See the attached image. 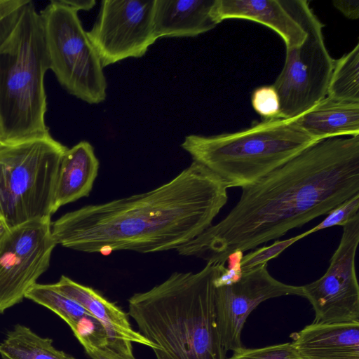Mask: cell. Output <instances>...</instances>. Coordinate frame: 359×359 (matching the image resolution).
<instances>
[{
  "label": "cell",
  "instance_id": "83f0119b",
  "mask_svg": "<svg viewBox=\"0 0 359 359\" xmlns=\"http://www.w3.org/2000/svg\"><path fill=\"white\" fill-rule=\"evenodd\" d=\"M334 6L346 18L350 20H357L359 18L358 0H334Z\"/></svg>",
  "mask_w": 359,
  "mask_h": 359
},
{
  "label": "cell",
  "instance_id": "7402d4cb",
  "mask_svg": "<svg viewBox=\"0 0 359 359\" xmlns=\"http://www.w3.org/2000/svg\"><path fill=\"white\" fill-rule=\"evenodd\" d=\"M309 234H311V229L285 240H276L270 245L252 250L238 259V267L241 271H246L267 264L269 260L277 257L293 243Z\"/></svg>",
  "mask_w": 359,
  "mask_h": 359
},
{
  "label": "cell",
  "instance_id": "3957f363",
  "mask_svg": "<svg viewBox=\"0 0 359 359\" xmlns=\"http://www.w3.org/2000/svg\"><path fill=\"white\" fill-rule=\"evenodd\" d=\"M224 264L207 263L198 272H174L128 299V315L156 345V359H226L215 307V280Z\"/></svg>",
  "mask_w": 359,
  "mask_h": 359
},
{
  "label": "cell",
  "instance_id": "ba28073f",
  "mask_svg": "<svg viewBox=\"0 0 359 359\" xmlns=\"http://www.w3.org/2000/svg\"><path fill=\"white\" fill-rule=\"evenodd\" d=\"M303 43L286 48L283 67L273 86L280 101V118L293 120L327 97L334 61L325 42L324 25L311 9Z\"/></svg>",
  "mask_w": 359,
  "mask_h": 359
},
{
  "label": "cell",
  "instance_id": "8992f818",
  "mask_svg": "<svg viewBox=\"0 0 359 359\" xmlns=\"http://www.w3.org/2000/svg\"><path fill=\"white\" fill-rule=\"evenodd\" d=\"M67 149L50 131L0 137V229L51 219L57 173Z\"/></svg>",
  "mask_w": 359,
  "mask_h": 359
},
{
  "label": "cell",
  "instance_id": "7c38bea8",
  "mask_svg": "<svg viewBox=\"0 0 359 359\" xmlns=\"http://www.w3.org/2000/svg\"><path fill=\"white\" fill-rule=\"evenodd\" d=\"M359 243V215L343 226L339 244L328 269L318 280L302 285L303 297L313 306V323L359 321V286L355 256Z\"/></svg>",
  "mask_w": 359,
  "mask_h": 359
},
{
  "label": "cell",
  "instance_id": "2e32d148",
  "mask_svg": "<svg viewBox=\"0 0 359 359\" xmlns=\"http://www.w3.org/2000/svg\"><path fill=\"white\" fill-rule=\"evenodd\" d=\"M215 0H154V24L156 39L190 37L217 25L212 8Z\"/></svg>",
  "mask_w": 359,
  "mask_h": 359
},
{
  "label": "cell",
  "instance_id": "6da1fadb",
  "mask_svg": "<svg viewBox=\"0 0 359 359\" xmlns=\"http://www.w3.org/2000/svg\"><path fill=\"white\" fill-rule=\"evenodd\" d=\"M359 194V135L316 142L254 184L230 212L179 255L224 264L290 230L327 215Z\"/></svg>",
  "mask_w": 359,
  "mask_h": 359
},
{
  "label": "cell",
  "instance_id": "7a4b0ae2",
  "mask_svg": "<svg viewBox=\"0 0 359 359\" xmlns=\"http://www.w3.org/2000/svg\"><path fill=\"white\" fill-rule=\"evenodd\" d=\"M215 174L192 161L169 182L146 192L69 212L51 223L56 243L104 255L177 250L201 234L228 201Z\"/></svg>",
  "mask_w": 359,
  "mask_h": 359
},
{
  "label": "cell",
  "instance_id": "484cf974",
  "mask_svg": "<svg viewBox=\"0 0 359 359\" xmlns=\"http://www.w3.org/2000/svg\"><path fill=\"white\" fill-rule=\"evenodd\" d=\"M28 0H0V42L8 34Z\"/></svg>",
  "mask_w": 359,
  "mask_h": 359
},
{
  "label": "cell",
  "instance_id": "9c48e42d",
  "mask_svg": "<svg viewBox=\"0 0 359 359\" xmlns=\"http://www.w3.org/2000/svg\"><path fill=\"white\" fill-rule=\"evenodd\" d=\"M267 264L241 271L237 262L225 267L215 280L216 321L224 349L234 351L243 346L241 333L247 318L262 302L272 298L303 297L302 286L291 285L273 278Z\"/></svg>",
  "mask_w": 359,
  "mask_h": 359
},
{
  "label": "cell",
  "instance_id": "e0dca14e",
  "mask_svg": "<svg viewBox=\"0 0 359 359\" xmlns=\"http://www.w3.org/2000/svg\"><path fill=\"white\" fill-rule=\"evenodd\" d=\"M93 147L81 141L65 152L56 180L52 213L60 207L88 196L99 170Z\"/></svg>",
  "mask_w": 359,
  "mask_h": 359
},
{
  "label": "cell",
  "instance_id": "cb8c5ba5",
  "mask_svg": "<svg viewBox=\"0 0 359 359\" xmlns=\"http://www.w3.org/2000/svg\"><path fill=\"white\" fill-rule=\"evenodd\" d=\"M226 359H302L291 342L257 348L243 347L233 351Z\"/></svg>",
  "mask_w": 359,
  "mask_h": 359
},
{
  "label": "cell",
  "instance_id": "8fae6325",
  "mask_svg": "<svg viewBox=\"0 0 359 359\" xmlns=\"http://www.w3.org/2000/svg\"><path fill=\"white\" fill-rule=\"evenodd\" d=\"M154 0H104L88 37L104 67L145 55L157 40Z\"/></svg>",
  "mask_w": 359,
  "mask_h": 359
},
{
  "label": "cell",
  "instance_id": "d6986e66",
  "mask_svg": "<svg viewBox=\"0 0 359 359\" xmlns=\"http://www.w3.org/2000/svg\"><path fill=\"white\" fill-rule=\"evenodd\" d=\"M25 298L45 306L60 316L71 328L76 338L82 337L97 346H106L104 328L87 310L60 293L53 284L34 285Z\"/></svg>",
  "mask_w": 359,
  "mask_h": 359
},
{
  "label": "cell",
  "instance_id": "ffe728a7",
  "mask_svg": "<svg viewBox=\"0 0 359 359\" xmlns=\"http://www.w3.org/2000/svg\"><path fill=\"white\" fill-rule=\"evenodd\" d=\"M0 355L3 359H76L55 348L51 339L20 324L8 331L0 343Z\"/></svg>",
  "mask_w": 359,
  "mask_h": 359
},
{
  "label": "cell",
  "instance_id": "277c9868",
  "mask_svg": "<svg viewBox=\"0 0 359 359\" xmlns=\"http://www.w3.org/2000/svg\"><path fill=\"white\" fill-rule=\"evenodd\" d=\"M50 69L42 20L33 1L23 6L0 42V137L50 131L44 78Z\"/></svg>",
  "mask_w": 359,
  "mask_h": 359
},
{
  "label": "cell",
  "instance_id": "ac0fdd59",
  "mask_svg": "<svg viewBox=\"0 0 359 359\" xmlns=\"http://www.w3.org/2000/svg\"><path fill=\"white\" fill-rule=\"evenodd\" d=\"M299 128L318 141L359 135V103L325 97L293 119Z\"/></svg>",
  "mask_w": 359,
  "mask_h": 359
},
{
  "label": "cell",
  "instance_id": "9a60e30c",
  "mask_svg": "<svg viewBox=\"0 0 359 359\" xmlns=\"http://www.w3.org/2000/svg\"><path fill=\"white\" fill-rule=\"evenodd\" d=\"M291 338L302 359H359V321L312 323Z\"/></svg>",
  "mask_w": 359,
  "mask_h": 359
},
{
  "label": "cell",
  "instance_id": "52a82bcc",
  "mask_svg": "<svg viewBox=\"0 0 359 359\" xmlns=\"http://www.w3.org/2000/svg\"><path fill=\"white\" fill-rule=\"evenodd\" d=\"M50 69L72 95L90 104L104 102L107 81L100 58L82 26L78 11L53 0L39 12Z\"/></svg>",
  "mask_w": 359,
  "mask_h": 359
},
{
  "label": "cell",
  "instance_id": "5b68a950",
  "mask_svg": "<svg viewBox=\"0 0 359 359\" xmlns=\"http://www.w3.org/2000/svg\"><path fill=\"white\" fill-rule=\"evenodd\" d=\"M318 142L294 120L254 121L236 132L185 137L182 148L219 177L227 189L244 188Z\"/></svg>",
  "mask_w": 359,
  "mask_h": 359
},
{
  "label": "cell",
  "instance_id": "4fadbf2b",
  "mask_svg": "<svg viewBox=\"0 0 359 359\" xmlns=\"http://www.w3.org/2000/svg\"><path fill=\"white\" fill-rule=\"evenodd\" d=\"M311 10L306 0H215L212 16L217 25L229 19L263 25L278 34L290 48L304 41L305 20Z\"/></svg>",
  "mask_w": 359,
  "mask_h": 359
},
{
  "label": "cell",
  "instance_id": "4316f807",
  "mask_svg": "<svg viewBox=\"0 0 359 359\" xmlns=\"http://www.w3.org/2000/svg\"><path fill=\"white\" fill-rule=\"evenodd\" d=\"M88 355L92 359H135L133 354L118 353L106 346H97L82 337L77 338Z\"/></svg>",
  "mask_w": 359,
  "mask_h": 359
},
{
  "label": "cell",
  "instance_id": "5bb4252c",
  "mask_svg": "<svg viewBox=\"0 0 359 359\" xmlns=\"http://www.w3.org/2000/svg\"><path fill=\"white\" fill-rule=\"evenodd\" d=\"M53 285L57 290L83 306L99 321L105 332L106 346L128 355L133 354V343L151 349L156 348L138 331L133 329L127 313L92 287L78 283L65 276H62Z\"/></svg>",
  "mask_w": 359,
  "mask_h": 359
},
{
  "label": "cell",
  "instance_id": "44dd1931",
  "mask_svg": "<svg viewBox=\"0 0 359 359\" xmlns=\"http://www.w3.org/2000/svg\"><path fill=\"white\" fill-rule=\"evenodd\" d=\"M327 97L332 100L359 103V43L334 61Z\"/></svg>",
  "mask_w": 359,
  "mask_h": 359
},
{
  "label": "cell",
  "instance_id": "603a6c76",
  "mask_svg": "<svg viewBox=\"0 0 359 359\" xmlns=\"http://www.w3.org/2000/svg\"><path fill=\"white\" fill-rule=\"evenodd\" d=\"M251 104L262 120L280 118V97L273 85L255 88L251 95Z\"/></svg>",
  "mask_w": 359,
  "mask_h": 359
},
{
  "label": "cell",
  "instance_id": "30bf717a",
  "mask_svg": "<svg viewBox=\"0 0 359 359\" xmlns=\"http://www.w3.org/2000/svg\"><path fill=\"white\" fill-rule=\"evenodd\" d=\"M51 219L0 229V314L21 302L49 267L56 243Z\"/></svg>",
  "mask_w": 359,
  "mask_h": 359
},
{
  "label": "cell",
  "instance_id": "d4e9b609",
  "mask_svg": "<svg viewBox=\"0 0 359 359\" xmlns=\"http://www.w3.org/2000/svg\"><path fill=\"white\" fill-rule=\"evenodd\" d=\"M359 215V194L346 200L334 209L318 225L311 229V233L334 226H344Z\"/></svg>",
  "mask_w": 359,
  "mask_h": 359
},
{
  "label": "cell",
  "instance_id": "f1b7e54d",
  "mask_svg": "<svg viewBox=\"0 0 359 359\" xmlns=\"http://www.w3.org/2000/svg\"><path fill=\"white\" fill-rule=\"evenodd\" d=\"M64 2L77 11L80 10L88 11L91 9L95 4L94 0H63Z\"/></svg>",
  "mask_w": 359,
  "mask_h": 359
}]
</instances>
